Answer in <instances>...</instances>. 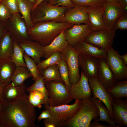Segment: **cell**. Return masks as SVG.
<instances>
[{"label": "cell", "instance_id": "obj_25", "mask_svg": "<svg viewBox=\"0 0 127 127\" xmlns=\"http://www.w3.org/2000/svg\"><path fill=\"white\" fill-rule=\"evenodd\" d=\"M19 12L22 15L27 31L33 26L31 18L32 9L34 5L27 0H17Z\"/></svg>", "mask_w": 127, "mask_h": 127}, {"label": "cell", "instance_id": "obj_27", "mask_svg": "<svg viewBox=\"0 0 127 127\" xmlns=\"http://www.w3.org/2000/svg\"><path fill=\"white\" fill-rule=\"evenodd\" d=\"M91 100L94 102L98 108L99 110V116L94 120L95 121H103L106 122L113 127H118L111 119L110 111L107 107L103 105L102 102L96 98L91 96L89 97Z\"/></svg>", "mask_w": 127, "mask_h": 127}, {"label": "cell", "instance_id": "obj_14", "mask_svg": "<svg viewBox=\"0 0 127 127\" xmlns=\"http://www.w3.org/2000/svg\"><path fill=\"white\" fill-rule=\"evenodd\" d=\"M97 78L106 89L113 87L117 81L105 59H98Z\"/></svg>", "mask_w": 127, "mask_h": 127}, {"label": "cell", "instance_id": "obj_23", "mask_svg": "<svg viewBox=\"0 0 127 127\" xmlns=\"http://www.w3.org/2000/svg\"><path fill=\"white\" fill-rule=\"evenodd\" d=\"M16 66L10 59L0 60V83L5 86L11 83Z\"/></svg>", "mask_w": 127, "mask_h": 127}, {"label": "cell", "instance_id": "obj_50", "mask_svg": "<svg viewBox=\"0 0 127 127\" xmlns=\"http://www.w3.org/2000/svg\"><path fill=\"white\" fill-rule=\"evenodd\" d=\"M45 127H56L55 125L53 124L48 123H44Z\"/></svg>", "mask_w": 127, "mask_h": 127}, {"label": "cell", "instance_id": "obj_31", "mask_svg": "<svg viewBox=\"0 0 127 127\" xmlns=\"http://www.w3.org/2000/svg\"><path fill=\"white\" fill-rule=\"evenodd\" d=\"M40 72L44 79V83L52 81L63 82L60 77L57 64L49 66Z\"/></svg>", "mask_w": 127, "mask_h": 127}, {"label": "cell", "instance_id": "obj_39", "mask_svg": "<svg viewBox=\"0 0 127 127\" xmlns=\"http://www.w3.org/2000/svg\"><path fill=\"white\" fill-rule=\"evenodd\" d=\"M12 15L5 4L1 2L0 3V22L4 24Z\"/></svg>", "mask_w": 127, "mask_h": 127}, {"label": "cell", "instance_id": "obj_47", "mask_svg": "<svg viewBox=\"0 0 127 127\" xmlns=\"http://www.w3.org/2000/svg\"><path fill=\"white\" fill-rule=\"evenodd\" d=\"M106 0V2L108 4L118 6H121L117 0Z\"/></svg>", "mask_w": 127, "mask_h": 127}, {"label": "cell", "instance_id": "obj_7", "mask_svg": "<svg viewBox=\"0 0 127 127\" xmlns=\"http://www.w3.org/2000/svg\"><path fill=\"white\" fill-rule=\"evenodd\" d=\"M4 25L13 40L18 44L31 40L24 20L19 13L12 14Z\"/></svg>", "mask_w": 127, "mask_h": 127}, {"label": "cell", "instance_id": "obj_19", "mask_svg": "<svg viewBox=\"0 0 127 127\" xmlns=\"http://www.w3.org/2000/svg\"><path fill=\"white\" fill-rule=\"evenodd\" d=\"M98 63V59L95 57L78 55L79 67L88 79L93 77L97 78Z\"/></svg>", "mask_w": 127, "mask_h": 127}, {"label": "cell", "instance_id": "obj_43", "mask_svg": "<svg viewBox=\"0 0 127 127\" xmlns=\"http://www.w3.org/2000/svg\"><path fill=\"white\" fill-rule=\"evenodd\" d=\"M90 127H113L112 126L105 125L100 123L97 121H94V122H91Z\"/></svg>", "mask_w": 127, "mask_h": 127}, {"label": "cell", "instance_id": "obj_30", "mask_svg": "<svg viewBox=\"0 0 127 127\" xmlns=\"http://www.w3.org/2000/svg\"><path fill=\"white\" fill-rule=\"evenodd\" d=\"M29 92L28 97V100L34 107L41 108L42 104L49 105V98L42 92L35 91Z\"/></svg>", "mask_w": 127, "mask_h": 127}, {"label": "cell", "instance_id": "obj_20", "mask_svg": "<svg viewBox=\"0 0 127 127\" xmlns=\"http://www.w3.org/2000/svg\"><path fill=\"white\" fill-rule=\"evenodd\" d=\"M25 53L30 57L37 64L40 58L44 57V47L38 43L31 40H24L19 44Z\"/></svg>", "mask_w": 127, "mask_h": 127}, {"label": "cell", "instance_id": "obj_16", "mask_svg": "<svg viewBox=\"0 0 127 127\" xmlns=\"http://www.w3.org/2000/svg\"><path fill=\"white\" fill-rule=\"evenodd\" d=\"M91 91L88 79L81 70L80 79L77 82L71 85L69 91L70 94L73 99L81 100L91 96Z\"/></svg>", "mask_w": 127, "mask_h": 127}, {"label": "cell", "instance_id": "obj_3", "mask_svg": "<svg viewBox=\"0 0 127 127\" xmlns=\"http://www.w3.org/2000/svg\"><path fill=\"white\" fill-rule=\"evenodd\" d=\"M81 106L79 111L71 118L59 127H90L91 121L99 116V110L89 98L81 100Z\"/></svg>", "mask_w": 127, "mask_h": 127}, {"label": "cell", "instance_id": "obj_28", "mask_svg": "<svg viewBox=\"0 0 127 127\" xmlns=\"http://www.w3.org/2000/svg\"><path fill=\"white\" fill-rule=\"evenodd\" d=\"M106 90L113 99L127 98V81H117L113 87Z\"/></svg>", "mask_w": 127, "mask_h": 127}, {"label": "cell", "instance_id": "obj_45", "mask_svg": "<svg viewBox=\"0 0 127 127\" xmlns=\"http://www.w3.org/2000/svg\"><path fill=\"white\" fill-rule=\"evenodd\" d=\"M5 86L0 83V102H3L4 101L3 95Z\"/></svg>", "mask_w": 127, "mask_h": 127}, {"label": "cell", "instance_id": "obj_22", "mask_svg": "<svg viewBox=\"0 0 127 127\" xmlns=\"http://www.w3.org/2000/svg\"><path fill=\"white\" fill-rule=\"evenodd\" d=\"M65 30L62 31L50 44L44 47V57L46 59L56 52L63 51L69 45L65 37Z\"/></svg>", "mask_w": 127, "mask_h": 127}, {"label": "cell", "instance_id": "obj_29", "mask_svg": "<svg viewBox=\"0 0 127 127\" xmlns=\"http://www.w3.org/2000/svg\"><path fill=\"white\" fill-rule=\"evenodd\" d=\"M32 75L27 67L16 66L12 77L11 83L14 86L22 84Z\"/></svg>", "mask_w": 127, "mask_h": 127}, {"label": "cell", "instance_id": "obj_10", "mask_svg": "<svg viewBox=\"0 0 127 127\" xmlns=\"http://www.w3.org/2000/svg\"><path fill=\"white\" fill-rule=\"evenodd\" d=\"M107 63L117 81L127 80V67L118 52L112 47L107 51Z\"/></svg>", "mask_w": 127, "mask_h": 127}, {"label": "cell", "instance_id": "obj_44", "mask_svg": "<svg viewBox=\"0 0 127 127\" xmlns=\"http://www.w3.org/2000/svg\"><path fill=\"white\" fill-rule=\"evenodd\" d=\"M7 31L4 24L0 22V41L4 34Z\"/></svg>", "mask_w": 127, "mask_h": 127}, {"label": "cell", "instance_id": "obj_5", "mask_svg": "<svg viewBox=\"0 0 127 127\" xmlns=\"http://www.w3.org/2000/svg\"><path fill=\"white\" fill-rule=\"evenodd\" d=\"M81 106V100H75L74 103L71 105L67 104L55 107L44 105V107L49 112L50 117L44 119L43 122L51 123L56 127H59L72 117L79 111Z\"/></svg>", "mask_w": 127, "mask_h": 127}, {"label": "cell", "instance_id": "obj_40", "mask_svg": "<svg viewBox=\"0 0 127 127\" xmlns=\"http://www.w3.org/2000/svg\"><path fill=\"white\" fill-rule=\"evenodd\" d=\"M3 3L12 14L19 13L17 0H2Z\"/></svg>", "mask_w": 127, "mask_h": 127}, {"label": "cell", "instance_id": "obj_48", "mask_svg": "<svg viewBox=\"0 0 127 127\" xmlns=\"http://www.w3.org/2000/svg\"><path fill=\"white\" fill-rule=\"evenodd\" d=\"M117 1L121 6L127 8V0H117Z\"/></svg>", "mask_w": 127, "mask_h": 127}, {"label": "cell", "instance_id": "obj_13", "mask_svg": "<svg viewBox=\"0 0 127 127\" xmlns=\"http://www.w3.org/2000/svg\"><path fill=\"white\" fill-rule=\"evenodd\" d=\"M91 31L88 24H75L65 30L66 40L73 46L83 41Z\"/></svg>", "mask_w": 127, "mask_h": 127}, {"label": "cell", "instance_id": "obj_11", "mask_svg": "<svg viewBox=\"0 0 127 127\" xmlns=\"http://www.w3.org/2000/svg\"><path fill=\"white\" fill-rule=\"evenodd\" d=\"M88 81L93 95V97L98 99L104 104L108 109L111 118L113 120L112 104L114 99L96 78H89L88 79Z\"/></svg>", "mask_w": 127, "mask_h": 127}, {"label": "cell", "instance_id": "obj_4", "mask_svg": "<svg viewBox=\"0 0 127 127\" xmlns=\"http://www.w3.org/2000/svg\"><path fill=\"white\" fill-rule=\"evenodd\" d=\"M69 8L55 6L44 0L39 4L31 13V18L34 24L41 21L66 22L65 13Z\"/></svg>", "mask_w": 127, "mask_h": 127}, {"label": "cell", "instance_id": "obj_9", "mask_svg": "<svg viewBox=\"0 0 127 127\" xmlns=\"http://www.w3.org/2000/svg\"><path fill=\"white\" fill-rule=\"evenodd\" d=\"M115 32L114 29L91 31L83 41L107 51L112 47Z\"/></svg>", "mask_w": 127, "mask_h": 127}, {"label": "cell", "instance_id": "obj_18", "mask_svg": "<svg viewBox=\"0 0 127 127\" xmlns=\"http://www.w3.org/2000/svg\"><path fill=\"white\" fill-rule=\"evenodd\" d=\"M66 22L73 24H88V16L87 6L69 8L65 13Z\"/></svg>", "mask_w": 127, "mask_h": 127}, {"label": "cell", "instance_id": "obj_8", "mask_svg": "<svg viewBox=\"0 0 127 127\" xmlns=\"http://www.w3.org/2000/svg\"><path fill=\"white\" fill-rule=\"evenodd\" d=\"M61 60H64L67 65L69 71V78L71 85L79 80L78 64V54L73 47L69 45L64 51L60 52Z\"/></svg>", "mask_w": 127, "mask_h": 127}, {"label": "cell", "instance_id": "obj_24", "mask_svg": "<svg viewBox=\"0 0 127 127\" xmlns=\"http://www.w3.org/2000/svg\"><path fill=\"white\" fill-rule=\"evenodd\" d=\"M26 87L24 83L14 86L11 83L5 86L3 97L4 101H9L16 100L26 93Z\"/></svg>", "mask_w": 127, "mask_h": 127}, {"label": "cell", "instance_id": "obj_36", "mask_svg": "<svg viewBox=\"0 0 127 127\" xmlns=\"http://www.w3.org/2000/svg\"><path fill=\"white\" fill-rule=\"evenodd\" d=\"M35 81L34 84L26 88V91L30 92L35 91H39L43 93L47 98H48L47 89L42 76L41 75Z\"/></svg>", "mask_w": 127, "mask_h": 127}, {"label": "cell", "instance_id": "obj_6", "mask_svg": "<svg viewBox=\"0 0 127 127\" xmlns=\"http://www.w3.org/2000/svg\"><path fill=\"white\" fill-rule=\"evenodd\" d=\"M49 98V105L55 107L67 104L73 99L63 82L44 83Z\"/></svg>", "mask_w": 127, "mask_h": 127}, {"label": "cell", "instance_id": "obj_41", "mask_svg": "<svg viewBox=\"0 0 127 127\" xmlns=\"http://www.w3.org/2000/svg\"><path fill=\"white\" fill-rule=\"evenodd\" d=\"M51 4L55 6L69 8L76 7L71 0H53Z\"/></svg>", "mask_w": 127, "mask_h": 127}, {"label": "cell", "instance_id": "obj_2", "mask_svg": "<svg viewBox=\"0 0 127 127\" xmlns=\"http://www.w3.org/2000/svg\"><path fill=\"white\" fill-rule=\"evenodd\" d=\"M74 25L67 22H38L34 24L27 33L31 40L44 47L50 44L62 31Z\"/></svg>", "mask_w": 127, "mask_h": 127}, {"label": "cell", "instance_id": "obj_1", "mask_svg": "<svg viewBox=\"0 0 127 127\" xmlns=\"http://www.w3.org/2000/svg\"><path fill=\"white\" fill-rule=\"evenodd\" d=\"M26 93L14 100L3 102L0 123L4 127H35V107L29 102Z\"/></svg>", "mask_w": 127, "mask_h": 127}, {"label": "cell", "instance_id": "obj_35", "mask_svg": "<svg viewBox=\"0 0 127 127\" xmlns=\"http://www.w3.org/2000/svg\"><path fill=\"white\" fill-rule=\"evenodd\" d=\"M24 58L26 67L31 74L32 79L35 81L41 75L40 71L38 69L37 64L32 59L24 52Z\"/></svg>", "mask_w": 127, "mask_h": 127}, {"label": "cell", "instance_id": "obj_34", "mask_svg": "<svg viewBox=\"0 0 127 127\" xmlns=\"http://www.w3.org/2000/svg\"><path fill=\"white\" fill-rule=\"evenodd\" d=\"M59 68L61 78L64 83L67 90L69 91L71 85L69 78V71L66 62L61 60L57 64Z\"/></svg>", "mask_w": 127, "mask_h": 127}, {"label": "cell", "instance_id": "obj_32", "mask_svg": "<svg viewBox=\"0 0 127 127\" xmlns=\"http://www.w3.org/2000/svg\"><path fill=\"white\" fill-rule=\"evenodd\" d=\"M24 52L18 44L14 40L13 51L10 59L16 66L26 67L24 58Z\"/></svg>", "mask_w": 127, "mask_h": 127}, {"label": "cell", "instance_id": "obj_17", "mask_svg": "<svg viewBox=\"0 0 127 127\" xmlns=\"http://www.w3.org/2000/svg\"><path fill=\"white\" fill-rule=\"evenodd\" d=\"M104 6L102 15L103 22L108 29H113L116 20L119 17L127 12V8L107 2L104 4Z\"/></svg>", "mask_w": 127, "mask_h": 127}, {"label": "cell", "instance_id": "obj_38", "mask_svg": "<svg viewBox=\"0 0 127 127\" xmlns=\"http://www.w3.org/2000/svg\"><path fill=\"white\" fill-rule=\"evenodd\" d=\"M116 30L127 29V12H125L119 17L115 24L114 29Z\"/></svg>", "mask_w": 127, "mask_h": 127}, {"label": "cell", "instance_id": "obj_26", "mask_svg": "<svg viewBox=\"0 0 127 127\" xmlns=\"http://www.w3.org/2000/svg\"><path fill=\"white\" fill-rule=\"evenodd\" d=\"M13 41L7 31L0 41V60L11 59L13 51Z\"/></svg>", "mask_w": 127, "mask_h": 127}, {"label": "cell", "instance_id": "obj_46", "mask_svg": "<svg viewBox=\"0 0 127 127\" xmlns=\"http://www.w3.org/2000/svg\"><path fill=\"white\" fill-rule=\"evenodd\" d=\"M44 0H37L35 4L33 5L31 11V13L34 11L36 8L41 2ZM50 4H52L53 0H47Z\"/></svg>", "mask_w": 127, "mask_h": 127}, {"label": "cell", "instance_id": "obj_42", "mask_svg": "<svg viewBox=\"0 0 127 127\" xmlns=\"http://www.w3.org/2000/svg\"><path fill=\"white\" fill-rule=\"evenodd\" d=\"M50 117V115L49 111L47 110L43 111L40 115L37 117V120L40 121L42 119L49 118Z\"/></svg>", "mask_w": 127, "mask_h": 127}, {"label": "cell", "instance_id": "obj_12", "mask_svg": "<svg viewBox=\"0 0 127 127\" xmlns=\"http://www.w3.org/2000/svg\"><path fill=\"white\" fill-rule=\"evenodd\" d=\"M105 4L87 6L88 16V24L91 31H100L109 29L105 24L102 18Z\"/></svg>", "mask_w": 127, "mask_h": 127}, {"label": "cell", "instance_id": "obj_15", "mask_svg": "<svg viewBox=\"0 0 127 127\" xmlns=\"http://www.w3.org/2000/svg\"><path fill=\"white\" fill-rule=\"evenodd\" d=\"M113 120L118 127H127V99H114L112 104Z\"/></svg>", "mask_w": 127, "mask_h": 127}, {"label": "cell", "instance_id": "obj_52", "mask_svg": "<svg viewBox=\"0 0 127 127\" xmlns=\"http://www.w3.org/2000/svg\"><path fill=\"white\" fill-rule=\"evenodd\" d=\"M32 4L34 5L35 4L37 0H27Z\"/></svg>", "mask_w": 127, "mask_h": 127}, {"label": "cell", "instance_id": "obj_51", "mask_svg": "<svg viewBox=\"0 0 127 127\" xmlns=\"http://www.w3.org/2000/svg\"><path fill=\"white\" fill-rule=\"evenodd\" d=\"M3 106V102H0V113L2 111Z\"/></svg>", "mask_w": 127, "mask_h": 127}, {"label": "cell", "instance_id": "obj_33", "mask_svg": "<svg viewBox=\"0 0 127 127\" xmlns=\"http://www.w3.org/2000/svg\"><path fill=\"white\" fill-rule=\"evenodd\" d=\"M61 60L60 52H56L37 64L38 69L40 72L49 66L57 64Z\"/></svg>", "mask_w": 127, "mask_h": 127}, {"label": "cell", "instance_id": "obj_53", "mask_svg": "<svg viewBox=\"0 0 127 127\" xmlns=\"http://www.w3.org/2000/svg\"><path fill=\"white\" fill-rule=\"evenodd\" d=\"M2 0H0V3L1 2Z\"/></svg>", "mask_w": 127, "mask_h": 127}, {"label": "cell", "instance_id": "obj_37", "mask_svg": "<svg viewBox=\"0 0 127 127\" xmlns=\"http://www.w3.org/2000/svg\"><path fill=\"white\" fill-rule=\"evenodd\" d=\"M71 1L75 7L101 5L106 2V0H71Z\"/></svg>", "mask_w": 127, "mask_h": 127}, {"label": "cell", "instance_id": "obj_21", "mask_svg": "<svg viewBox=\"0 0 127 127\" xmlns=\"http://www.w3.org/2000/svg\"><path fill=\"white\" fill-rule=\"evenodd\" d=\"M79 55L89 56L98 59H106L107 51L83 41L73 46Z\"/></svg>", "mask_w": 127, "mask_h": 127}, {"label": "cell", "instance_id": "obj_49", "mask_svg": "<svg viewBox=\"0 0 127 127\" xmlns=\"http://www.w3.org/2000/svg\"><path fill=\"white\" fill-rule=\"evenodd\" d=\"M121 58L124 63L127 65V54L121 56Z\"/></svg>", "mask_w": 127, "mask_h": 127}]
</instances>
